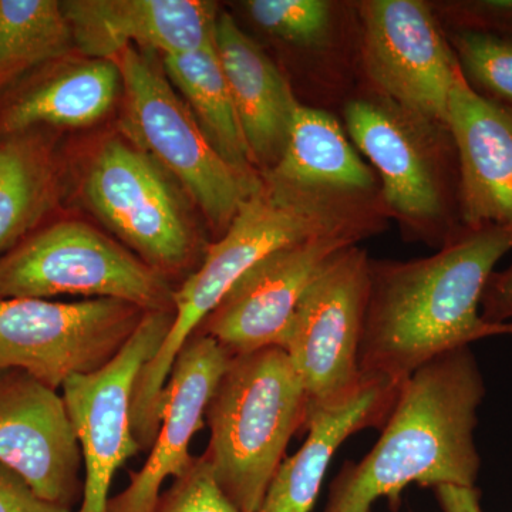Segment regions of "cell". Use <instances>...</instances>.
Returning a JSON list of instances; mask_svg holds the SVG:
<instances>
[{
	"mask_svg": "<svg viewBox=\"0 0 512 512\" xmlns=\"http://www.w3.org/2000/svg\"><path fill=\"white\" fill-rule=\"evenodd\" d=\"M79 295L174 311L168 278L90 225L62 221L0 256V299Z\"/></svg>",
	"mask_w": 512,
	"mask_h": 512,
	"instance_id": "obj_6",
	"label": "cell"
},
{
	"mask_svg": "<svg viewBox=\"0 0 512 512\" xmlns=\"http://www.w3.org/2000/svg\"><path fill=\"white\" fill-rule=\"evenodd\" d=\"M167 79L184 94L195 119L220 156L242 173L255 175L251 153L215 45L164 56Z\"/></svg>",
	"mask_w": 512,
	"mask_h": 512,
	"instance_id": "obj_23",
	"label": "cell"
},
{
	"mask_svg": "<svg viewBox=\"0 0 512 512\" xmlns=\"http://www.w3.org/2000/svg\"><path fill=\"white\" fill-rule=\"evenodd\" d=\"M74 46L92 60H117L136 43L164 56L214 45L217 6L202 0L60 2Z\"/></svg>",
	"mask_w": 512,
	"mask_h": 512,
	"instance_id": "obj_16",
	"label": "cell"
},
{
	"mask_svg": "<svg viewBox=\"0 0 512 512\" xmlns=\"http://www.w3.org/2000/svg\"><path fill=\"white\" fill-rule=\"evenodd\" d=\"M346 126L376 168L390 217L410 238L443 248L460 237V174L450 128L372 94L349 101Z\"/></svg>",
	"mask_w": 512,
	"mask_h": 512,
	"instance_id": "obj_5",
	"label": "cell"
},
{
	"mask_svg": "<svg viewBox=\"0 0 512 512\" xmlns=\"http://www.w3.org/2000/svg\"><path fill=\"white\" fill-rule=\"evenodd\" d=\"M72 29L56 0H0V89L20 74L67 55Z\"/></svg>",
	"mask_w": 512,
	"mask_h": 512,
	"instance_id": "obj_24",
	"label": "cell"
},
{
	"mask_svg": "<svg viewBox=\"0 0 512 512\" xmlns=\"http://www.w3.org/2000/svg\"><path fill=\"white\" fill-rule=\"evenodd\" d=\"M214 45L252 163L271 170L284 154L298 101L275 63L228 13L218 15Z\"/></svg>",
	"mask_w": 512,
	"mask_h": 512,
	"instance_id": "obj_18",
	"label": "cell"
},
{
	"mask_svg": "<svg viewBox=\"0 0 512 512\" xmlns=\"http://www.w3.org/2000/svg\"><path fill=\"white\" fill-rule=\"evenodd\" d=\"M308 417L305 387L284 349L232 357L205 412L210 441L201 456L239 511H258Z\"/></svg>",
	"mask_w": 512,
	"mask_h": 512,
	"instance_id": "obj_4",
	"label": "cell"
},
{
	"mask_svg": "<svg viewBox=\"0 0 512 512\" xmlns=\"http://www.w3.org/2000/svg\"><path fill=\"white\" fill-rule=\"evenodd\" d=\"M355 234L319 235L266 255L239 278L195 333L232 356L278 346L296 306L326 266L362 242Z\"/></svg>",
	"mask_w": 512,
	"mask_h": 512,
	"instance_id": "obj_13",
	"label": "cell"
},
{
	"mask_svg": "<svg viewBox=\"0 0 512 512\" xmlns=\"http://www.w3.org/2000/svg\"><path fill=\"white\" fill-rule=\"evenodd\" d=\"M389 217L379 190L306 187L262 175L225 234L205 251L200 268L174 289L173 326L134 384L131 424L141 450L151 447L160 430L164 387L175 357L242 275L266 255L305 239L373 237L386 228Z\"/></svg>",
	"mask_w": 512,
	"mask_h": 512,
	"instance_id": "obj_1",
	"label": "cell"
},
{
	"mask_svg": "<svg viewBox=\"0 0 512 512\" xmlns=\"http://www.w3.org/2000/svg\"><path fill=\"white\" fill-rule=\"evenodd\" d=\"M400 387L386 380H365L348 402L313 413L305 429L308 439L282 461L256 512H311L338 448L359 431L382 430Z\"/></svg>",
	"mask_w": 512,
	"mask_h": 512,
	"instance_id": "obj_19",
	"label": "cell"
},
{
	"mask_svg": "<svg viewBox=\"0 0 512 512\" xmlns=\"http://www.w3.org/2000/svg\"><path fill=\"white\" fill-rule=\"evenodd\" d=\"M0 464L49 503L73 511L82 501V451L62 394L19 369L0 372Z\"/></svg>",
	"mask_w": 512,
	"mask_h": 512,
	"instance_id": "obj_14",
	"label": "cell"
},
{
	"mask_svg": "<svg viewBox=\"0 0 512 512\" xmlns=\"http://www.w3.org/2000/svg\"><path fill=\"white\" fill-rule=\"evenodd\" d=\"M154 512H241L215 483L207 461L198 456L160 497Z\"/></svg>",
	"mask_w": 512,
	"mask_h": 512,
	"instance_id": "obj_27",
	"label": "cell"
},
{
	"mask_svg": "<svg viewBox=\"0 0 512 512\" xmlns=\"http://www.w3.org/2000/svg\"><path fill=\"white\" fill-rule=\"evenodd\" d=\"M266 177L281 183L348 191H377L372 168L357 156L335 117L296 103L288 143Z\"/></svg>",
	"mask_w": 512,
	"mask_h": 512,
	"instance_id": "obj_21",
	"label": "cell"
},
{
	"mask_svg": "<svg viewBox=\"0 0 512 512\" xmlns=\"http://www.w3.org/2000/svg\"><path fill=\"white\" fill-rule=\"evenodd\" d=\"M363 66L375 93L446 124L460 66L429 6L420 0L360 5Z\"/></svg>",
	"mask_w": 512,
	"mask_h": 512,
	"instance_id": "obj_12",
	"label": "cell"
},
{
	"mask_svg": "<svg viewBox=\"0 0 512 512\" xmlns=\"http://www.w3.org/2000/svg\"><path fill=\"white\" fill-rule=\"evenodd\" d=\"M448 42L468 86L512 109V39L453 30Z\"/></svg>",
	"mask_w": 512,
	"mask_h": 512,
	"instance_id": "obj_25",
	"label": "cell"
},
{
	"mask_svg": "<svg viewBox=\"0 0 512 512\" xmlns=\"http://www.w3.org/2000/svg\"><path fill=\"white\" fill-rule=\"evenodd\" d=\"M481 316L485 322H512V265L504 271H494L481 298Z\"/></svg>",
	"mask_w": 512,
	"mask_h": 512,
	"instance_id": "obj_30",
	"label": "cell"
},
{
	"mask_svg": "<svg viewBox=\"0 0 512 512\" xmlns=\"http://www.w3.org/2000/svg\"><path fill=\"white\" fill-rule=\"evenodd\" d=\"M120 69L111 60L69 67L16 94L0 110V136L39 126L82 127L103 119L119 92Z\"/></svg>",
	"mask_w": 512,
	"mask_h": 512,
	"instance_id": "obj_20",
	"label": "cell"
},
{
	"mask_svg": "<svg viewBox=\"0 0 512 512\" xmlns=\"http://www.w3.org/2000/svg\"><path fill=\"white\" fill-rule=\"evenodd\" d=\"M116 63L126 89L124 134L183 183L215 227L227 231L261 178L242 173L220 156L147 55L127 47Z\"/></svg>",
	"mask_w": 512,
	"mask_h": 512,
	"instance_id": "obj_7",
	"label": "cell"
},
{
	"mask_svg": "<svg viewBox=\"0 0 512 512\" xmlns=\"http://www.w3.org/2000/svg\"><path fill=\"white\" fill-rule=\"evenodd\" d=\"M84 194L107 227L165 278L190 265V225L167 178L143 151L107 141L94 157Z\"/></svg>",
	"mask_w": 512,
	"mask_h": 512,
	"instance_id": "obj_11",
	"label": "cell"
},
{
	"mask_svg": "<svg viewBox=\"0 0 512 512\" xmlns=\"http://www.w3.org/2000/svg\"><path fill=\"white\" fill-rule=\"evenodd\" d=\"M0 512H73L43 500L19 474L0 464Z\"/></svg>",
	"mask_w": 512,
	"mask_h": 512,
	"instance_id": "obj_29",
	"label": "cell"
},
{
	"mask_svg": "<svg viewBox=\"0 0 512 512\" xmlns=\"http://www.w3.org/2000/svg\"><path fill=\"white\" fill-rule=\"evenodd\" d=\"M466 231L512 225V109L474 92L458 72L448 100Z\"/></svg>",
	"mask_w": 512,
	"mask_h": 512,
	"instance_id": "obj_17",
	"label": "cell"
},
{
	"mask_svg": "<svg viewBox=\"0 0 512 512\" xmlns=\"http://www.w3.org/2000/svg\"><path fill=\"white\" fill-rule=\"evenodd\" d=\"M33 130L0 140V256L28 238L56 202L52 154Z\"/></svg>",
	"mask_w": 512,
	"mask_h": 512,
	"instance_id": "obj_22",
	"label": "cell"
},
{
	"mask_svg": "<svg viewBox=\"0 0 512 512\" xmlns=\"http://www.w3.org/2000/svg\"><path fill=\"white\" fill-rule=\"evenodd\" d=\"M173 320L174 311L146 312L110 363L64 382L62 397L83 460V495L76 512H107L114 476L140 453L131 424L134 384L163 346Z\"/></svg>",
	"mask_w": 512,
	"mask_h": 512,
	"instance_id": "obj_10",
	"label": "cell"
},
{
	"mask_svg": "<svg viewBox=\"0 0 512 512\" xmlns=\"http://www.w3.org/2000/svg\"><path fill=\"white\" fill-rule=\"evenodd\" d=\"M511 249L512 225H504L464 231L427 258H370L362 379L403 384L444 353L512 335V322L490 323L481 316L485 285Z\"/></svg>",
	"mask_w": 512,
	"mask_h": 512,
	"instance_id": "obj_2",
	"label": "cell"
},
{
	"mask_svg": "<svg viewBox=\"0 0 512 512\" xmlns=\"http://www.w3.org/2000/svg\"><path fill=\"white\" fill-rule=\"evenodd\" d=\"M484 397L470 346L421 366L400 387L375 447L339 471L323 512H372L382 498L397 511L410 484L476 487L481 458L474 431Z\"/></svg>",
	"mask_w": 512,
	"mask_h": 512,
	"instance_id": "obj_3",
	"label": "cell"
},
{
	"mask_svg": "<svg viewBox=\"0 0 512 512\" xmlns=\"http://www.w3.org/2000/svg\"><path fill=\"white\" fill-rule=\"evenodd\" d=\"M232 357L200 333L185 343L165 383L160 430L146 463L130 474L127 488L110 497L107 512H154L165 480L191 467L192 440L204 429L208 403Z\"/></svg>",
	"mask_w": 512,
	"mask_h": 512,
	"instance_id": "obj_15",
	"label": "cell"
},
{
	"mask_svg": "<svg viewBox=\"0 0 512 512\" xmlns=\"http://www.w3.org/2000/svg\"><path fill=\"white\" fill-rule=\"evenodd\" d=\"M248 15L259 28L295 45H320L333 20L332 3L323 0H249Z\"/></svg>",
	"mask_w": 512,
	"mask_h": 512,
	"instance_id": "obj_26",
	"label": "cell"
},
{
	"mask_svg": "<svg viewBox=\"0 0 512 512\" xmlns=\"http://www.w3.org/2000/svg\"><path fill=\"white\" fill-rule=\"evenodd\" d=\"M146 312L117 299H0V372L23 370L59 392L119 355Z\"/></svg>",
	"mask_w": 512,
	"mask_h": 512,
	"instance_id": "obj_8",
	"label": "cell"
},
{
	"mask_svg": "<svg viewBox=\"0 0 512 512\" xmlns=\"http://www.w3.org/2000/svg\"><path fill=\"white\" fill-rule=\"evenodd\" d=\"M433 490L443 512H483L481 493L476 487L439 485Z\"/></svg>",
	"mask_w": 512,
	"mask_h": 512,
	"instance_id": "obj_31",
	"label": "cell"
},
{
	"mask_svg": "<svg viewBox=\"0 0 512 512\" xmlns=\"http://www.w3.org/2000/svg\"><path fill=\"white\" fill-rule=\"evenodd\" d=\"M453 30L512 39V0H467L440 6Z\"/></svg>",
	"mask_w": 512,
	"mask_h": 512,
	"instance_id": "obj_28",
	"label": "cell"
},
{
	"mask_svg": "<svg viewBox=\"0 0 512 512\" xmlns=\"http://www.w3.org/2000/svg\"><path fill=\"white\" fill-rule=\"evenodd\" d=\"M369 288L370 258L355 245L326 266L296 306L281 349L305 387L309 417L348 402L365 384L359 350Z\"/></svg>",
	"mask_w": 512,
	"mask_h": 512,
	"instance_id": "obj_9",
	"label": "cell"
}]
</instances>
